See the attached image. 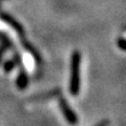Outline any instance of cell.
Wrapping results in <instances>:
<instances>
[{"instance_id":"3957f363","label":"cell","mask_w":126,"mask_h":126,"mask_svg":"<svg viewBox=\"0 0 126 126\" xmlns=\"http://www.w3.org/2000/svg\"><path fill=\"white\" fill-rule=\"evenodd\" d=\"M16 84H17V87L19 89H25L27 87V84H29V77H27V74L25 72L24 67H22L19 72V76L16 80Z\"/></svg>"},{"instance_id":"5b68a950","label":"cell","mask_w":126,"mask_h":126,"mask_svg":"<svg viewBox=\"0 0 126 126\" xmlns=\"http://www.w3.org/2000/svg\"><path fill=\"white\" fill-rule=\"evenodd\" d=\"M16 66V60H12V59H10V60H7L5 63H4V72L5 73H10L12 72Z\"/></svg>"},{"instance_id":"7a4b0ae2","label":"cell","mask_w":126,"mask_h":126,"mask_svg":"<svg viewBox=\"0 0 126 126\" xmlns=\"http://www.w3.org/2000/svg\"><path fill=\"white\" fill-rule=\"evenodd\" d=\"M59 105H60L62 113H63V116L65 117L66 121L72 125L77 124L78 123V117H77L76 113L73 111V109L70 108V106L68 105L67 102H66V100L63 99V98H60V100H59Z\"/></svg>"},{"instance_id":"ba28073f","label":"cell","mask_w":126,"mask_h":126,"mask_svg":"<svg viewBox=\"0 0 126 126\" xmlns=\"http://www.w3.org/2000/svg\"><path fill=\"white\" fill-rule=\"evenodd\" d=\"M108 125H109V121H107V120H104V121L100 122L99 124H97L96 126H108Z\"/></svg>"},{"instance_id":"277c9868","label":"cell","mask_w":126,"mask_h":126,"mask_svg":"<svg viewBox=\"0 0 126 126\" xmlns=\"http://www.w3.org/2000/svg\"><path fill=\"white\" fill-rule=\"evenodd\" d=\"M21 43H22V45H23V47L25 48V50L26 52H29L32 56L34 57V59H35V61H36L38 64H40L41 63V59H40V56L38 55V53L36 52V49L34 48L33 46H31L29 43H27V41L26 40H24V39L22 38V35H21Z\"/></svg>"},{"instance_id":"52a82bcc","label":"cell","mask_w":126,"mask_h":126,"mask_svg":"<svg viewBox=\"0 0 126 126\" xmlns=\"http://www.w3.org/2000/svg\"><path fill=\"white\" fill-rule=\"evenodd\" d=\"M5 49H6V47H5L4 45L0 46V62H1L3 55H4V53H5Z\"/></svg>"},{"instance_id":"8992f818","label":"cell","mask_w":126,"mask_h":126,"mask_svg":"<svg viewBox=\"0 0 126 126\" xmlns=\"http://www.w3.org/2000/svg\"><path fill=\"white\" fill-rule=\"evenodd\" d=\"M118 45L122 50H125L126 49V45H125V39L124 38H120L119 41H118Z\"/></svg>"},{"instance_id":"6da1fadb","label":"cell","mask_w":126,"mask_h":126,"mask_svg":"<svg viewBox=\"0 0 126 126\" xmlns=\"http://www.w3.org/2000/svg\"><path fill=\"white\" fill-rule=\"evenodd\" d=\"M80 63L81 54L78 50H75L72 55V63H70V82L69 90L73 96H78L80 92Z\"/></svg>"}]
</instances>
